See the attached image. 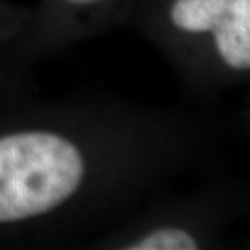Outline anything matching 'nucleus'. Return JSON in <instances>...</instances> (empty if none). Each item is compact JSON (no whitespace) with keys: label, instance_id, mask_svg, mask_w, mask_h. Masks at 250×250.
I'll return each instance as SVG.
<instances>
[{"label":"nucleus","instance_id":"f257e3e1","mask_svg":"<svg viewBox=\"0 0 250 250\" xmlns=\"http://www.w3.org/2000/svg\"><path fill=\"white\" fill-rule=\"evenodd\" d=\"M82 154L49 132L0 138V224L39 216L72 197L83 179Z\"/></svg>","mask_w":250,"mask_h":250},{"label":"nucleus","instance_id":"f03ea898","mask_svg":"<svg viewBox=\"0 0 250 250\" xmlns=\"http://www.w3.org/2000/svg\"><path fill=\"white\" fill-rule=\"evenodd\" d=\"M214 31L219 56L234 68L250 67V0H234L232 12L224 17Z\"/></svg>","mask_w":250,"mask_h":250},{"label":"nucleus","instance_id":"7ed1b4c3","mask_svg":"<svg viewBox=\"0 0 250 250\" xmlns=\"http://www.w3.org/2000/svg\"><path fill=\"white\" fill-rule=\"evenodd\" d=\"M234 0H176L171 10L172 23L188 33L213 31L232 12Z\"/></svg>","mask_w":250,"mask_h":250},{"label":"nucleus","instance_id":"20e7f679","mask_svg":"<svg viewBox=\"0 0 250 250\" xmlns=\"http://www.w3.org/2000/svg\"><path fill=\"white\" fill-rule=\"evenodd\" d=\"M135 250H192L197 249L193 237L182 229H161L137 242Z\"/></svg>","mask_w":250,"mask_h":250},{"label":"nucleus","instance_id":"39448f33","mask_svg":"<svg viewBox=\"0 0 250 250\" xmlns=\"http://www.w3.org/2000/svg\"><path fill=\"white\" fill-rule=\"evenodd\" d=\"M67 2H72V3H93V2H98V0H67Z\"/></svg>","mask_w":250,"mask_h":250}]
</instances>
